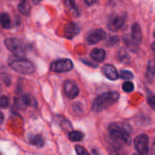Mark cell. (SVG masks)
Returning a JSON list of instances; mask_svg holds the SVG:
<instances>
[{
	"instance_id": "obj_12",
	"label": "cell",
	"mask_w": 155,
	"mask_h": 155,
	"mask_svg": "<svg viewBox=\"0 0 155 155\" xmlns=\"http://www.w3.org/2000/svg\"><path fill=\"white\" fill-rule=\"evenodd\" d=\"M103 74L110 80H117L119 77L116 68L111 64H105L101 68Z\"/></svg>"
},
{
	"instance_id": "obj_32",
	"label": "cell",
	"mask_w": 155,
	"mask_h": 155,
	"mask_svg": "<svg viewBox=\"0 0 155 155\" xmlns=\"http://www.w3.org/2000/svg\"><path fill=\"white\" fill-rule=\"evenodd\" d=\"M32 1H33V2L34 3V4L38 5V4H39L41 2H42V0H32Z\"/></svg>"
},
{
	"instance_id": "obj_13",
	"label": "cell",
	"mask_w": 155,
	"mask_h": 155,
	"mask_svg": "<svg viewBox=\"0 0 155 155\" xmlns=\"http://www.w3.org/2000/svg\"><path fill=\"white\" fill-rule=\"evenodd\" d=\"M15 106L18 110H25L31 103L30 97L28 95H23L15 98Z\"/></svg>"
},
{
	"instance_id": "obj_24",
	"label": "cell",
	"mask_w": 155,
	"mask_h": 155,
	"mask_svg": "<svg viewBox=\"0 0 155 155\" xmlns=\"http://www.w3.org/2000/svg\"><path fill=\"white\" fill-rule=\"evenodd\" d=\"M0 79L2 80V82L6 86H10L11 83H12V79L8 74H6V73H2V74H0Z\"/></svg>"
},
{
	"instance_id": "obj_5",
	"label": "cell",
	"mask_w": 155,
	"mask_h": 155,
	"mask_svg": "<svg viewBox=\"0 0 155 155\" xmlns=\"http://www.w3.org/2000/svg\"><path fill=\"white\" fill-rule=\"evenodd\" d=\"M134 145L136 151L139 155H148V149H149V138L148 135L141 134L135 138Z\"/></svg>"
},
{
	"instance_id": "obj_3",
	"label": "cell",
	"mask_w": 155,
	"mask_h": 155,
	"mask_svg": "<svg viewBox=\"0 0 155 155\" xmlns=\"http://www.w3.org/2000/svg\"><path fill=\"white\" fill-rule=\"evenodd\" d=\"M5 45L17 57L24 58L26 55V47L20 39L17 38H7L5 39Z\"/></svg>"
},
{
	"instance_id": "obj_10",
	"label": "cell",
	"mask_w": 155,
	"mask_h": 155,
	"mask_svg": "<svg viewBox=\"0 0 155 155\" xmlns=\"http://www.w3.org/2000/svg\"><path fill=\"white\" fill-rule=\"evenodd\" d=\"M64 32L67 39H72L80 33V27L76 23L70 22L65 25Z\"/></svg>"
},
{
	"instance_id": "obj_33",
	"label": "cell",
	"mask_w": 155,
	"mask_h": 155,
	"mask_svg": "<svg viewBox=\"0 0 155 155\" xmlns=\"http://www.w3.org/2000/svg\"><path fill=\"white\" fill-rule=\"evenodd\" d=\"M152 151H153V152H154L155 154V141H154V143H153V145H152Z\"/></svg>"
},
{
	"instance_id": "obj_28",
	"label": "cell",
	"mask_w": 155,
	"mask_h": 155,
	"mask_svg": "<svg viewBox=\"0 0 155 155\" xmlns=\"http://www.w3.org/2000/svg\"><path fill=\"white\" fill-rule=\"evenodd\" d=\"M148 104L153 110H155V95H151V96L148 97L147 98Z\"/></svg>"
},
{
	"instance_id": "obj_14",
	"label": "cell",
	"mask_w": 155,
	"mask_h": 155,
	"mask_svg": "<svg viewBox=\"0 0 155 155\" xmlns=\"http://www.w3.org/2000/svg\"><path fill=\"white\" fill-rule=\"evenodd\" d=\"M90 56L95 61L102 62L106 58V51L103 48H94L91 51Z\"/></svg>"
},
{
	"instance_id": "obj_21",
	"label": "cell",
	"mask_w": 155,
	"mask_h": 155,
	"mask_svg": "<svg viewBox=\"0 0 155 155\" xmlns=\"http://www.w3.org/2000/svg\"><path fill=\"white\" fill-rule=\"evenodd\" d=\"M119 77L123 80H131V79L133 78V74L131 71L123 70L120 73Z\"/></svg>"
},
{
	"instance_id": "obj_16",
	"label": "cell",
	"mask_w": 155,
	"mask_h": 155,
	"mask_svg": "<svg viewBox=\"0 0 155 155\" xmlns=\"http://www.w3.org/2000/svg\"><path fill=\"white\" fill-rule=\"evenodd\" d=\"M64 3L66 7L74 16L78 17L80 15V12L74 0H64Z\"/></svg>"
},
{
	"instance_id": "obj_35",
	"label": "cell",
	"mask_w": 155,
	"mask_h": 155,
	"mask_svg": "<svg viewBox=\"0 0 155 155\" xmlns=\"http://www.w3.org/2000/svg\"><path fill=\"white\" fill-rule=\"evenodd\" d=\"M1 92H2V86L1 84H0V94H1Z\"/></svg>"
},
{
	"instance_id": "obj_20",
	"label": "cell",
	"mask_w": 155,
	"mask_h": 155,
	"mask_svg": "<svg viewBox=\"0 0 155 155\" xmlns=\"http://www.w3.org/2000/svg\"><path fill=\"white\" fill-rule=\"evenodd\" d=\"M155 74V60L151 59L148 64V75L149 77H154Z\"/></svg>"
},
{
	"instance_id": "obj_27",
	"label": "cell",
	"mask_w": 155,
	"mask_h": 155,
	"mask_svg": "<svg viewBox=\"0 0 155 155\" xmlns=\"http://www.w3.org/2000/svg\"><path fill=\"white\" fill-rule=\"evenodd\" d=\"M119 38L117 36H110L108 39H107V45L109 46H113V45H117L119 42Z\"/></svg>"
},
{
	"instance_id": "obj_17",
	"label": "cell",
	"mask_w": 155,
	"mask_h": 155,
	"mask_svg": "<svg viewBox=\"0 0 155 155\" xmlns=\"http://www.w3.org/2000/svg\"><path fill=\"white\" fill-rule=\"evenodd\" d=\"M18 10L22 15L28 16L30 13V5L28 0H21L18 5Z\"/></svg>"
},
{
	"instance_id": "obj_4",
	"label": "cell",
	"mask_w": 155,
	"mask_h": 155,
	"mask_svg": "<svg viewBox=\"0 0 155 155\" xmlns=\"http://www.w3.org/2000/svg\"><path fill=\"white\" fill-rule=\"evenodd\" d=\"M109 133H110V136L115 140H117L128 145L131 144L132 140L129 134L130 133L126 130L124 126L121 127L117 125L110 126L109 128Z\"/></svg>"
},
{
	"instance_id": "obj_15",
	"label": "cell",
	"mask_w": 155,
	"mask_h": 155,
	"mask_svg": "<svg viewBox=\"0 0 155 155\" xmlns=\"http://www.w3.org/2000/svg\"><path fill=\"white\" fill-rule=\"evenodd\" d=\"M29 142L31 145H34V146L38 147V148H40L42 147L44 145V141L43 137H42L41 135H31V136L29 137Z\"/></svg>"
},
{
	"instance_id": "obj_8",
	"label": "cell",
	"mask_w": 155,
	"mask_h": 155,
	"mask_svg": "<svg viewBox=\"0 0 155 155\" xmlns=\"http://www.w3.org/2000/svg\"><path fill=\"white\" fill-rule=\"evenodd\" d=\"M106 38V33L102 29H94L88 34L87 42L89 45H95Z\"/></svg>"
},
{
	"instance_id": "obj_7",
	"label": "cell",
	"mask_w": 155,
	"mask_h": 155,
	"mask_svg": "<svg viewBox=\"0 0 155 155\" xmlns=\"http://www.w3.org/2000/svg\"><path fill=\"white\" fill-rule=\"evenodd\" d=\"M64 91L69 99H74L77 98V95L80 93V89L74 80H66L64 84Z\"/></svg>"
},
{
	"instance_id": "obj_2",
	"label": "cell",
	"mask_w": 155,
	"mask_h": 155,
	"mask_svg": "<svg viewBox=\"0 0 155 155\" xmlns=\"http://www.w3.org/2000/svg\"><path fill=\"white\" fill-rule=\"evenodd\" d=\"M8 64L14 71L24 75L33 74L36 70L34 64L31 61L17 56L8 60Z\"/></svg>"
},
{
	"instance_id": "obj_6",
	"label": "cell",
	"mask_w": 155,
	"mask_h": 155,
	"mask_svg": "<svg viewBox=\"0 0 155 155\" xmlns=\"http://www.w3.org/2000/svg\"><path fill=\"white\" fill-rule=\"evenodd\" d=\"M73 62L70 59H61L53 62L50 66V71L55 73L68 72L73 69Z\"/></svg>"
},
{
	"instance_id": "obj_36",
	"label": "cell",
	"mask_w": 155,
	"mask_h": 155,
	"mask_svg": "<svg viewBox=\"0 0 155 155\" xmlns=\"http://www.w3.org/2000/svg\"><path fill=\"white\" fill-rule=\"evenodd\" d=\"M154 38H155V30H154Z\"/></svg>"
},
{
	"instance_id": "obj_1",
	"label": "cell",
	"mask_w": 155,
	"mask_h": 155,
	"mask_svg": "<svg viewBox=\"0 0 155 155\" xmlns=\"http://www.w3.org/2000/svg\"><path fill=\"white\" fill-rule=\"evenodd\" d=\"M120 95L117 92H107L95 98L92 103V110L95 113H100L113 105L118 99Z\"/></svg>"
},
{
	"instance_id": "obj_25",
	"label": "cell",
	"mask_w": 155,
	"mask_h": 155,
	"mask_svg": "<svg viewBox=\"0 0 155 155\" xmlns=\"http://www.w3.org/2000/svg\"><path fill=\"white\" fill-rule=\"evenodd\" d=\"M9 104L8 98L5 95L0 96V107L2 108H6Z\"/></svg>"
},
{
	"instance_id": "obj_30",
	"label": "cell",
	"mask_w": 155,
	"mask_h": 155,
	"mask_svg": "<svg viewBox=\"0 0 155 155\" xmlns=\"http://www.w3.org/2000/svg\"><path fill=\"white\" fill-rule=\"evenodd\" d=\"M3 121H4V115H3V114L0 111V124H2Z\"/></svg>"
},
{
	"instance_id": "obj_11",
	"label": "cell",
	"mask_w": 155,
	"mask_h": 155,
	"mask_svg": "<svg viewBox=\"0 0 155 155\" xmlns=\"http://www.w3.org/2000/svg\"><path fill=\"white\" fill-rule=\"evenodd\" d=\"M131 39L136 46L140 45L142 42V29H141L140 25L137 23H135L132 26Z\"/></svg>"
},
{
	"instance_id": "obj_34",
	"label": "cell",
	"mask_w": 155,
	"mask_h": 155,
	"mask_svg": "<svg viewBox=\"0 0 155 155\" xmlns=\"http://www.w3.org/2000/svg\"><path fill=\"white\" fill-rule=\"evenodd\" d=\"M152 48H153V50L155 51V43L152 44Z\"/></svg>"
},
{
	"instance_id": "obj_18",
	"label": "cell",
	"mask_w": 155,
	"mask_h": 155,
	"mask_svg": "<svg viewBox=\"0 0 155 155\" xmlns=\"http://www.w3.org/2000/svg\"><path fill=\"white\" fill-rule=\"evenodd\" d=\"M68 138L72 142H80L84 138V134L80 131L74 130V131L70 132L68 134Z\"/></svg>"
},
{
	"instance_id": "obj_37",
	"label": "cell",
	"mask_w": 155,
	"mask_h": 155,
	"mask_svg": "<svg viewBox=\"0 0 155 155\" xmlns=\"http://www.w3.org/2000/svg\"><path fill=\"white\" fill-rule=\"evenodd\" d=\"M133 155H136V154H133Z\"/></svg>"
},
{
	"instance_id": "obj_31",
	"label": "cell",
	"mask_w": 155,
	"mask_h": 155,
	"mask_svg": "<svg viewBox=\"0 0 155 155\" xmlns=\"http://www.w3.org/2000/svg\"><path fill=\"white\" fill-rule=\"evenodd\" d=\"M92 155H101L100 154L99 151H98L97 149H92Z\"/></svg>"
},
{
	"instance_id": "obj_23",
	"label": "cell",
	"mask_w": 155,
	"mask_h": 155,
	"mask_svg": "<svg viewBox=\"0 0 155 155\" xmlns=\"http://www.w3.org/2000/svg\"><path fill=\"white\" fill-rule=\"evenodd\" d=\"M118 58H119L120 61L123 62V63H127L130 61V56L128 55V54H127L126 51H124L123 50L119 51Z\"/></svg>"
},
{
	"instance_id": "obj_38",
	"label": "cell",
	"mask_w": 155,
	"mask_h": 155,
	"mask_svg": "<svg viewBox=\"0 0 155 155\" xmlns=\"http://www.w3.org/2000/svg\"><path fill=\"white\" fill-rule=\"evenodd\" d=\"M0 155H1V154H0Z\"/></svg>"
},
{
	"instance_id": "obj_9",
	"label": "cell",
	"mask_w": 155,
	"mask_h": 155,
	"mask_svg": "<svg viewBox=\"0 0 155 155\" xmlns=\"http://www.w3.org/2000/svg\"><path fill=\"white\" fill-rule=\"evenodd\" d=\"M125 24V20L124 18L118 15L112 17L110 18L107 23V27L109 30L113 32H117L122 29Z\"/></svg>"
},
{
	"instance_id": "obj_19",
	"label": "cell",
	"mask_w": 155,
	"mask_h": 155,
	"mask_svg": "<svg viewBox=\"0 0 155 155\" xmlns=\"http://www.w3.org/2000/svg\"><path fill=\"white\" fill-rule=\"evenodd\" d=\"M0 24L4 29L11 27V18L7 13H2L0 15Z\"/></svg>"
},
{
	"instance_id": "obj_29",
	"label": "cell",
	"mask_w": 155,
	"mask_h": 155,
	"mask_svg": "<svg viewBox=\"0 0 155 155\" xmlns=\"http://www.w3.org/2000/svg\"><path fill=\"white\" fill-rule=\"evenodd\" d=\"M97 0H85V2L86 3V5H92L95 4Z\"/></svg>"
},
{
	"instance_id": "obj_26",
	"label": "cell",
	"mask_w": 155,
	"mask_h": 155,
	"mask_svg": "<svg viewBox=\"0 0 155 155\" xmlns=\"http://www.w3.org/2000/svg\"><path fill=\"white\" fill-rule=\"evenodd\" d=\"M75 150H76V152H77V155H90L89 154V152L86 151V148H84L83 147L80 146V145H76Z\"/></svg>"
},
{
	"instance_id": "obj_22",
	"label": "cell",
	"mask_w": 155,
	"mask_h": 155,
	"mask_svg": "<svg viewBox=\"0 0 155 155\" xmlns=\"http://www.w3.org/2000/svg\"><path fill=\"white\" fill-rule=\"evenodd\" d=\"M122 89L126 92H131L134 90V84L132 82L127 81L124 83L122 86Z\"/></svg>"
}]
</instances>
